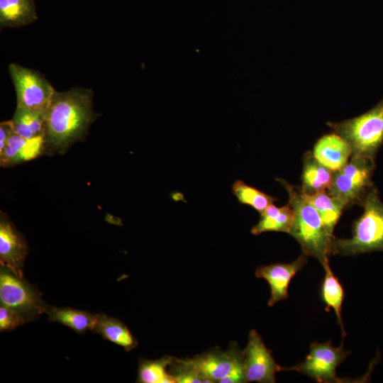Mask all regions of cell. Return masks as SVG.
Returning a JSON list of instances; mask_svg holds the SVG:
<instances>
[{
    "instance_id": "cell-9",
    "label": "cell",
    "mask_w": 383,
    "mask_h": 383,
    "mask_svg": "<svg viewBox=\"0 0 383 383\" xmlns=\"http://www.w3.org/2000/svg\"><path fill=\"white\" fill-rule=\"evenodd\" d=\"M242 357L247 382L274 383L276 373L282 370L255 330L249 333Z\"/></svg>"
},
{
    "instance_id": "cell-25",
    "label": "cell",
    "mask_w": 383,
    "mask_h": 383,
    "mask_svg": "<svg viewBox=\"0 0 383 383\" xmlns=\"http://www.w3.org/2000/svg\"><path fill=\"white\" fill-rule=\"evenodd\" d=\"M168 370L176 383H206L190 359L172 357Z\"/></svg>"
},
{
    "instance_id": "cell-24",
    "label": "cell",
    "mask_w": 383,
    "mask_h": 383,
    "mask_svg": "<svg viewBox=\"0 0 383 383\" xmlns=\"http://www.w3.org/2000/svg\"><path fill=\"white\" fill-rule=\"evenodd\" d=\"M232 191L240 204L251 206L260 213L277 200V198L247 184L242 180L234 182Z\"/></svg>"
},
{
    "instance_id": "cell-2",
    "label": "cell",
    "mask_w": 383,
    "mask_h": 383,
    "mask_svg": "<svg viewBox=\"0 0 383 383\" xmlns=\"http://www.w3.org/2000/svg\"><path fill=\"white\" fill-rule=\"evenodd\" d=\"M289 196L288 204L292 207L294 218L289 235L300 245L306 256L316 258L323 267L329 263L331 244L334 235L326 228L316 209L304 198L300 191L282 178H277Z\"/></svg>"
},
{
    "instance_id": "cell-17",
    "label": "cell",
    "mask_w": 383,
    "mask_h": 383,
    "mask_svg": "<svg viewBox=\"0 0 383 383\" xmlns=\"http://www.w3.org/2000/svg\"><path fill=\"white\" fill-rule=\"evenodd\" d=\"M50 322L60 323L82 334L94 329L99 314L69 307H51L47 311Z\"/></svg>"
},
{
    "instance_id": "cell-6",
    "label": "cell",
    "mask_w": 383,
    "mask_h": 383,
    "mask_svg": "<svg viewBox=\"0 0 383 383\" xmlns=\"http://www.w3.org/2000/svg\"><path fill=\"white\" fill-rule=\"evenodd\" d=\"M0 303L20 313L28 321L47 313L50 308L37 289L2 265L0 268Z\"/></svg>"
},
{
    "instance_id": "cell-21",
    "label": "cell",
    "mask_w": 383,
    "mask_h": 383,
    "mask_svg": "<svg viewBox=\"0 0 383 383\" xmlns=\"http://www.w3.org/2000/svg\"><path fill=\"white\" fill-rule=\"evenodd\" d=\"M302 194L318 211L328 232L333 235V231L340 218L344 209L343 207L332 198L326 191L309 195Z\"/></svg>"
},
{
    "instance_id": "cell-3",
    "label": "cell",
    "mask_w": 383,
    "mask_h": 383,
    "mask_svg": "<svg viewBox=\"0 0 383 383\" xmlns=\"http://www.w3.org/2000/svg\"><path fill=\"white\" fill-rule=\"evenodd\" d=\"M360 205L363 213L353 224L352 237L338 238L334 236L331 255H357L383 252V202L375 187L367 192Z\"/></svg>"
},
{
    "instance_id": "cell-5",
    "label": "cell",
    "mask_w": 383,
    "mask_h": 383,
    "mask_svg": "<svg viewBox=\"0 0 383 383\" xmlns=\"http://www.w3.org/2000/svg\"><path fill=\"white\" fill-rule=\"evenodd\" d=\"M374 158L352 155L346 165L333 172L328 194L345 209L360 204L367 192L374 186L372 176Z\"/></svg>"
},
{
    "instance_id": "cell-16",
    "label": "cell",
    "mask_w": 383,
    "mask_h": 383,
    "mask_svg": "<svg viewBox=\"0 0 383 383\" xmlns=\"http://www.w3.org/2000/svg\"><path fill=\"white\" fill-rule=\"evenodd\" d=\"M294 218V212L289 204L278 207L270 205L262 213L258 223L251 229L255 235L265 232H283L289 233Z\"/></svg>"
},
{
    "instance_id": "cell-15",
    "label": "cell",
    "mask_w": 383,
    "mask_h": 383,
    "mask_svg": "<svg viewBox=\"0 0 383 383\" xmlns=\"http://www.w3.org/2000/svg\"><path fill=\"white\" fill-rule=\"evenodd\" d=\"M333 172L321 164L313 156L312 151H306L303 156L301 187L304 194L327 191L331 185Z\"/></svg>"
},
{
    "instance_id": "cell-12",
    "label": "cell",
    "mask_w": 383,
    "mask_h": 383,
    "mask_svg": "<svg viewBox=\"0 0 383 383\" xmlns=\"http://www.w3.org/2000/svg\"><path fill=\"white\" fill-rule=\"evenodd\" d=\"M242 353L212 351L190 359L206 383L218 382L242 360Z\"/></svg>"
},
{
    "instance_id": "cell-19",
    "label": "cell",
    "mask_w": 383,
    "mask_h": 383,
    "mask_svg": "<svg viewBox=\"0 0 383 383\" xmlns=\"http://www.w3.org/2000/svg\"><path fill=\"white\" fill-rule=\"evenodd\" d=\"M37 18L33 0H0L2 27L26 26Z\"/></svg>"
},
{
    "instance_id": "cell-20",
    "label": "cell",
    "mask_w": 383,
    "mask_h": 383,
    "mask_svg": "<svg viewBox=\"0 0 383 383\" xmlns=\"http://www.w3.org/2000/svg\"><path fill=\"white\" fill-rule=\"evenodd\" d=\"M325 276L322 282L321 289V296L322 301L326 305V311H330L331 308L334 310L338 323L340 326L343 337L345 336L346 333L344 329L342 320V304L344 299L343 288L335 275L333 273L329 263L323 267Z\"/></svg>"
},
{
    "instance_id": "cell-18",
    "label": "cell",
    "mask_w": 383,
    "mask_h": 383,
    "mask_svg": "<svg viewBox=\"0 0 383 383\" xmlns=\"http://www.w3.org/2000/svg\"><path fill=\"white\" fill-rule=\"evenodd\" d=\"M93 332L99 333L104 339L123 347L129 352L138 345V340L127 326L118 318L106 314H99Z\"/></svg>"
},
{
    "instance_id": "cell-28",
    "label": "cell",
    "mask_w": 383,
    "mask_h": 383,
    "mask_svg": "<svg viewBox=\"0 0 383 383\" xmlns=\"http://www.w3.org/2000/svg\"><path fill=\"white\" fill-rule=\"evenodd\" d=\"M14 133L11 121L1 122L0 124V152L4 148L8 139Z\"/></svg>"
},
{
    "instance_id": "cell-14",
    "label": "cell",
    "mask_w": 383,
    "mask_h": 383,
    "mask_svg": "<svg viewBox=\"0 0 383 383\" xmlns=\"http://www.w3.org/2000/svg\"><path fill=\"white\" fill-rule=\"evenodd\" d=\"M43 151V137L28 140L13 133L0 152V163L4 167L13 165L36 157Z\"/></svg>"
},
{
    "instance_id": "cell-1",
    "label": "cell",
    "mask_w": 383,
    "mask_h": 383,
    "mask_svg": "<svg viewBox=\"0 0 383 383\" xmlns=\"http://www.w3.org/2000/svg\"><path fill=\"white\" fill-rule=\"evenodd\" d=\"M91 90L74 88L55 92L45 114L43 148L47 154H63L87 135L96 115Z\"/></svg>"
},
{
    "instance_id": "cell-22",
    "label": "cell",
    "mask_w": 383,
    "mask_h": 383,
    "mask_svg": "<svg viewBox=\"0 0 383 383\" xmlns=\"http://www.w3.org/2000/svg\"><path fill=\"white\" fill-rule=\"evenodd\" d=\"M14 133L28 139L43 137L45 114L16 108L12 120Z\"/></svg>"
},
{
    "instance_id": "cell-27",
    "label": "cell",
    "mask_w": 383,
    "mask_h": 383,
    "mask_svg": "<svg viewBox=\"0 0 383 383\" xmlns=\"http://www.w3.org/2000/svg\"><path fill=\"white\" fill-rule=\"evenodd\" d=\"M243 358V357H242ZM220 383H243L247 382L243 366V359L238 362L229 372V373L221 379Z\"/></svg>"
},
{
    "instance_id": "cell-11",
    "label": "cell",
    "mask_w": 383,
    "mask_h": 383,
    "mask_svg": "<svg viewBox=\"0 0 383 383\" xmlns=\"http://www.w3.org/2000/svg\"><path fill=\"white\" fill-rule=\"evenodd\" d=\"M306 262L307 256L301 252L290 263L277 262L257 268L256 277L265 279L270 287L269 306H273L276 303L289 297L288 287L290 281Z\"/></svg>"
},
{
    "instance_id": "cell-8",
    "label": "cell",
    "mask_w": 383,
    "mask_h": 383,
    "mask_svg": "<svg viewBox=\"0 0 383 383\" xmlns=\"http://www.w3.org/2000/svg\"><path fill=\"white\" fill-rule=\"evenodd\" d=\"M17 95V108L45 114L55 92L38 72L11 64L9 67Z\"/></svg>"
},
{
    "instance_id": "cell-10",
    "label": "cell",
    "mask_w": 383,
    "mask_h": 383,
    "mask_svg": "<svg viewBox=\"0 0 383 383\" xmlns=\"http://www.w3.org/2000/svg\"><path fill=\"white\" fill-rule=\"evenodd\" d=\"M28 252L24 237L6 213L0 215V262L16 275L23 277V269Z\"/></svg>"
},
{
    "instance_id": "cell-13",
    "label": "cell",
    "mask_w": 383,
    "mask_h": 383,
    "mask_svg": "<svg viewBox=\"0 0 383 383\" xmlns=\"http://www.w3.org/2000/svg\"><path fill=\"white\" fill-rule=\"evenodd\" d=\"M313 155L333 172L341 170L352 155V148L341 136L333 132L321 137L315 143Z\"/></svg>"
},
{
    "instance_id": "cell-7",
    "label": "cell",
    "mask_w": 383,
    "mask_h": 383,
    "mask_svg": "<svg viewBox=\"0 0 383 383\" xmlns=\"http://www.w3.org/2000/svg\"><path fill=\"white\" fill-rule=\"evenodd\" d=\"M350 351L345 350L342 341L339 347L333 346L331 341H315L310 345L305 360L282 370L296 371L309 376L318 382H340L336 376V368L344 362Z\"/></svg>"
},
{
    "instance_id": "cell-26",
    "label": "cell",
    "mask_w": 383,
    "mask_h": 383,
    "mask_svg": "<svg viewBox=\"0 0 383 383\" xmlns=\"http://www.w3.org/2000/svg\"><path fill=\"white\" fill-rule=\"evenodd\" d=\"M28 322V320L16 311L1 304L0 331H9Z\"/></svg>"
},
{
    "instance_id": "cell-4",
    "label": "cell",
    "mask_w": 383,
    "mask_h": 383,
    "mask_svg": "<svg viewBox=\"0 0 383 383\" xmlns=\"http://www.w3.org/2000/svg\"><path fill=\"white\" fill-rule=\"evenodd\" d=\"M328 126L350 144L352 155L374 158L383 145V100L357 117Z\"/></svg>"
},
{
    "instance_id": "cell-23",
    "label": "cell",
    "mask_w": 383,
    "mask_h": 383,
    "mask_svg": "<svg viewBox=\"0 0 383 383\" xmlns=\"http://www.w3.org/2000/svg\"><path fill=\"white\" fill-rule=\"evenodd\" d=\"M172 357L165 356L155 360L141 358L139 361L138 382L140 383H176L169 372V365Z\"/></svg>"
}]
</instances>
